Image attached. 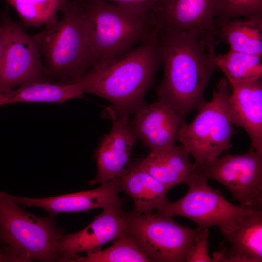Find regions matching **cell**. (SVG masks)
Returning a JSON list of instances; mask_svg holds the SVG:
<instances>
[{
  "label": "cell",
  "instance_id": "cell-17",
  "mask_svg": "<svg viewBox=\"0 0 262 262\" xmlns=\"http://www.w3.org/2000/svg\"><path fill=\"white\" fill-rule=\"evenodd\" d=\"M231 88L229 105L233 123L247 132L252 148L262 152V80Z\"/></svg>",
  "mask_w": 262,
  "mask_h": 262
},
{
  "label": "cell",
  "instance_id": "cell-4",
  "mask_svg": "<svg viewBox=\"0 0 262 262\" xmlns=\"http://www.w3.org/2000/svg\"><path fill=\"white\" fill-rule=\"evenodd\" d=\"M60 21L34 35L48 80L76 79L95 64L90 35L79 0H68Z\"/></svg>",
  "mask_w": 262,
  "mask_h": 262
},
{
  "label": "cell",
  "instance_id": "cell-3",
  "mask_svg": "<svg viewBox=\"0 0 262 262\" xmlns=\"http://www.w3.org/2000/svg\"><path fill=\"white\" fill-rule=\"evenodd\" d=\"M79 0L94 53L93 66L118 58L135 44L159 33L161 26L156 12L142 13L98 0Z\"/></svg>",
  "mask_w": 262,
  "mask_h": 262
},
{
  "label": "cell",
  "instance_id": "cell-5",
  "mask_svg": "<svg viewBox=\"0 0 262 262\" xmlns=\"http://www.w3.org/2000/svg\"><path fill=\"white\" fill-rule=\"evenodd\" d=\"M56 216L32 214L0 192V244L12 262L57 261L58 244L64 233L55 224Z\"/></svg>",
  "mask_w": 262,
  "mask_h": 262
},
{
  "label": "cell",
  "instance_id": "cell-10",
  "mask_svg": "<svg viewBox=\"0 0 262 262\" xmlns=\"http://www.w3.org/2000/svg\"><path fill=\"white\" fill-rule=\"evenodd\" d=\"M34 36L11 20L0 60V94L32 83L49 82Z\"/></svg>",
  "mask_w": 262,
  "mask_h": 262
},
{
  "label": "cell",
  "instance_id": "cell-14",
  "mask_svg": "<svg viewBox=\"0 0 262 262\" xmlns=\"http://www.w3.org/2000/svg\"><path fill=\"white\" fill-rule=\"evenodd\" d=\"M118 178L109 180L97 188L48 197H27L7 193L20 205L41 208L50 214L87 212L97 208L103 209L121 206Z\"/></svg>",
  "mask_w": 262,
  "mask_h": 262
},
{
  "label": "cell",
  "instance_id": "cell-28",
  "mask_svg": "<svg viewBox=\"0 0 262 262\" xmlns=\"http://www.w3.org/2000/svg\"><path fill=\"white\" fill-rule=\"evenodd\" d=\"M0 262H11L10 256L4 247H0Z\"/></svg>",
  "mask_w": 262,
  "mask_h": 262
},
{
  "label": "cell",
  "instance_id": "cell-19",
  "mask_svg": "<svg viewBox=\"0 0 262 262\" xmlns=\"http://www.w3.org/2000/svg\"><path fill=\"white\" fill-rule=\"evenodd\" d=\"M120 191L129 195L133 200L134 211L142 213L157 211L168 200L170 188L161 183L138 164L127 168L118 178Z\"/></svg>",
  "mask_w": 262,
  "mask_h": 262
},
{
  "label": "cell",
  "instance_id": "cell-23",
  "mask_svg": "<svg viewBox=\"0 0 262 262\" xmlns=\"http://www.w3.org/2000/svg\"><path fill=\"white\" fill-rule=\"evenodd\" d=\"M18 13L28 27L48 26L57 20V13L68 0H4Z\"/></svg>",
  "mask_w": 262,
  "mask_h": 262
},
{
  "label": "cell",
  "instance_id": "cell-1",
  "mask_svg": "<svg viewBox=\"0 0 262 262\" xmlns=\"http://www.w3.org/2000/svg\"><path fill=\"white\" fill-rule=\"evenodd\" d=\"M164 76L157 91L158 101L173 109L184 120L204 104V94L217 67L215 53L198 34L162 26L159 33Z\"/></svg>",
  "mask_w": 262,
  "mask_h": 262
},
{
  "label": "cell",
  "instance_id": "cell-2",
  "mask_svg": "<svg viewBox=\"0 0 262 262\" xmlns=\"http://www.w3.org/2000/svg\"><path fill=\"white\" fill-rule=\"evenodd\" d=\"M158 34L121 56L95 65L70 81L82 92L101 97L119 114L129 116L142 105L161 64Z\"/></svg>",
  "mask_w": 262,
  "mask_h": 262
},
{
  "label": "cell",
  "instance_id": "cell-6",
  "mask_svg": "<svg viewBox=\"0 0 262 262\" xmlns=\"http://www.w3.org/2000/svg\"><path fill=\"white\" fill-rule=\"evenodd\" d=\"M231 88L225 78L216 85L212 99L198 109L194 119L183 121L177 140L194 159L198 172L208 164L232 147L233 126L229 105Z\"/></svg>",
  "mask_w": 262,
  "mask_h": 262
},
{
  "label": "cell",
  "instance_id": "cell-7",
  "mask_svg": "<svg viewBox=\"0 0 262 262\" xmlns=\"http://www.w3.org/2000/svg\"><path fill=\"white\" fill-rule=\"evenodd\" d=\"M125 230L151 262H185L203 229L180 225L173 217L155 212L128 213Z\"/></svg>",
  "mask_w": 262,
  "mask_h": 262
},
{
  "label": "cell",
  "instance_id": "cell-15",
  "mask_svg": "<svg viewBox=\"0 0 262 262\" xmlns=\"http://www.w3.org/2000/svg\"><path fill=\"white\" fill-rule=\"evenodd\" d=\"M133 114L131 129L136 139L150 151L175 146L179 128L184 120L170 106L159 101L144 103Z\"/></svg>",
  "mask_w": 262,
  "mask_h": 262
},
{
  "label": "cell",
  "instance_id": "cell-9",
  "mask_svg": "<svg viewBox=\"0 0 262 262\" xmlns=\"http://www.w3.org/2000/svg\"><path fill=\"white\" fill-rule=\"evenodd\" d=\"M199 173L222 184L240 205L262 208V152L251 148L243 154L218 157Z\"/></svg>",
  "mask_w": 262,
  "mask_h": 262
},
{
  "label": "cell",
  "instance_id": "cell-8",
  "mask_svg": "<svg viewBox=\"0 0 262 262\" xmlns=\"http://www.w3.org/2000/svg\"><path fill=\"white\" fill-rule=\"evenodd\" d=\"M207 181L198 173L187 184L189 189L183 196L175 202H167L156 212L188 218L201 229L218 227L223 235L231 233L255 208L230 203L220 189L213 188Z\"/></svg>",
  "mask_w": 262,
  "mask_h": 262
},
{
  "label": "cell",
  "instance_id": "cell-13",
  "mask_svg": "<svg viewBox=\"0 0 262 262\" xmlns=\"http://www.w3.org/2000/svg\"><path fill=\"white\" fill-rule=\"evenodd\" d=\"M107 111L112 121V128L103 136L95 152L97 172L89 181L90 185L120 178L127 168L131 151L137 140L131 129L129 116L118 114L111 106Z\"/></svg>",
  "mask_w": 262,
  "mask_h": 262
},
{
  "label": "cell",
  "instance_id": "cell-21",
  "mask_svg": "<svg viewBox=\"0 0 262 262\" xmlns=\"http://www.w3.org/2000/svg\"><path fill=\"white\" fill-rule=\"evenodd\" d=\"M261 56L229 49L224 54L215 55L217 67L224 74L231 87L262 80Z\"/></svg>",
  "mask_w": 262,
  "mask_h": 262
},
{
  "label": "cell",
  "instance_id": "cell-27",
  "mask_svg": "<svg viewBox=\"0 0 262 262\" xmlns=\"http://www.w3.org/2000/svg\"><path fill=\"white\" fill-rule=\"evenodd\" d=\"M11 20L7 10H4L0 14V60L8 35Z\"/></svg>",
  "mask_w": 262,
  "mask_h": 262
},
{
  "label": "cell",
  "instance_id": "cell-12",
  "mask_svg": "<svg viewBox=\"0 0 262 262\" xmlns=\"http://www.w3.org/2000/svg\"><path fill=\"white\" fill-rule=\"evenodd\" d=\"M128 220V213L124 212L121 206L104 209L83 229L61 236L57 246V261L68 262L79 253L88 254L101 250L105 244L125 232Z\"/></svg>",
  "mask_w": 262,
  "mask_h": 262
},
{
  "label": "cell",
  "instance_id": "cell-22",
  "mask_svg": "<svg viewBox=\"0 0 262 262\" xmlns=\"http://www.w3.org/2000/svg\"><path fill=\"white\" fill-rule=\"evenodd\" d=\"M72 262H151L141 250L135 241L126 232L113 241L109 247L97 252L79 255L70 259Z\"/></svg>",
  "mask_w": 262,
  "mask_h": 262
},
{
  "label": "cell",
  "instance_id": "cell-11",
  "mask_svg": "<svg viewBox=\"0 0 262 262\" xmlns=\"http://www.w3.org/2000/svg\"><path fill=\"white\" fill-rule=\"evenodd\" d=\"M219 12V0H161L157 11L163 26L196 33L213 52Z\"/></svg>",
  "mask_w": 262,
  "mask_h": 262
},
{
  "label": "cell",
  "instance_id": "cell-25",
  "mask_svg": "<svg viewBox=\"0 0 262 262\" xmlns=\"http://www.w3.org/2000/svg\"><path fill=\"white\" fill-rule=\"evenodd\" d=\"M208 228H204L198 235L189 251L186 262H213L208 252Z\"/></svg>",
  "mask_w": 262,
  "mask_h": 262
},
{
  "label": "cell",
  "instance_id": "cell-24",
  "mask_svg": "<svg viewBox=\"0 0 262 262\" xmlns=\"http://www.w3.org/2000/svg\"><path fill=\"white\" fill-rule=\"evenodd\" d=\"M243 17L262 19V0H219V12L215 27L228 20Z\"/></svg>",
  "mask_w": 262,
  "mask_h": 262
},
{
  "label": "cell",
  "instance_id": "cell-26",
  "mask_svg": "<svg viewBox=\"0 0 262 262\" xmlns=\"http://www.w3.org/2000/svg\"><path fill=\"white\" fill-rule=\"evenodd\" d=\"M142 13L157 11L161 0H98Z\"/></svg>",
  "mask_w": 262,
  "mask_h": 262
},
{
  "label": "cell",
  "instance_id": "cell-20",
  "mask_svg": "<svg viewBox=\"0 0 262 262\" xmlns=\"http://www.w3.org/2000/svg\"><path fill=\"white\" fill-rule=\"evenodd\" d=\"M217 36L230 49L253 55L262 54V19L233 18L216 26Z\"/></svg>",
  "mask_w": 262,
  "mask_h": 262
},
{
  "label": "cell",
  "instance_id": "cell-16",
  "mask_svg": "<svg viewBox=\"0 0 262 262\" xmlns=\"http://www.w3.org/2000/svg\"><path fill=\"white\" fill-rule=\"evenodd\" d=\"M223 236L213 262H262V208H254L238 228Z\"/></svg>",
  "mask_w": 262,
  "mask_h": 262
},
{
  "label": "cell",
  "instance_id": "cell-18",
  "mask_svg": "<svg viewBox=\"0 0 262 262\" xmlns=\"http://www.w3.org/2000/svg\"><path fill=\"white\" fill-rule=\"evenodd\" d=\"M182 145L150 151L138 165L170 188L187 184L199 172Z\"/></svg>",
  "mask_w": 262,
  "mask_h": 262
}]
</instances>
